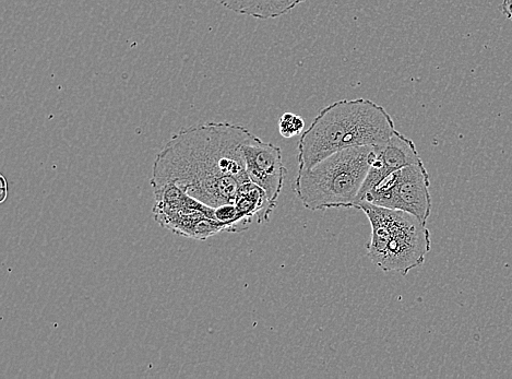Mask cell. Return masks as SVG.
<instances>
[{"label": "cell", "mask_w": 512, "mask_h": 379, "mask_svg": "<svg viewBox=\"0 0 512 379\" xmlns=\"http://www.w3.org/2000/svg\"><path fill=\"white\" fill-rule=\"evenodd\" d=\"M375 146L341 150L300 171L294 191L311 211L353 208L374 160Z\"/></svg>", "instance_id": "3957f363"}, {"label": "cell", "mask_w": 512, "mask_h": 379, "mask_svg": "<svg viewBox=\"0 0 512 379\" xmlns=\"http://www.w3.org/2000/svg\"><path fill=\"white\" fill-rule=\"evenodd\" d=\"M234 205L246 220L253 222L256 217L258 223L268 222L277 208V205L268 198L264 189L252 181L241 186Z\"/></svg>", "instance_id": "ba28073f"}, {"label": "cell", "mask_w": 512, "mask_h": 379, "mask_svg": "<svg viewBox=\"0 0 512 379\" xmlns=\"http://www.w3.org/2000/svg\"><path fill=\"white\" fill-rule=\"evenodd\" d=\"M397 132L394 118L374 101L341 100L327 106L302 134L299 172L341 150L378 146Z\"/></svg>", "instance_id": "7a4b0ae2"}, {"label": "cell", "mask_w": 512, "mask_h": 379, "mask_svg": "<svg viewBox=\"0 0 512 379\" xmlns=\"http://www.w3.org/2000/svg\"><path fill=\"white\" fill-rule=\"evenodd\" d=\"M372 227V239L367 245V256L384 272H399L407 276L422 266L431 252V232L426 223L411 213L392 210L373 204H357Z\"/></svg>", "instance_id": "277c9868"}, {"label": "cell", "mask_w": 512, "mask_h": 379, "mask_svg": "<svg viewBox=\"0 0 512 379\" xmlns=\"http://www.w3.org/2000/svg\"><path fill=\"white\" fill-rule=\"evenodd\" d=\"M430 187V175H428L424 163L421 162L392 173L372 189L362 201L379 207L411 213L422 222L427 223L432 212Z\"/></svg>", "instance_id": "5b68a950"}, {"label": "cell", "mask_w": 512, "mask_h": 379, "mask_svg": "<svg viewBox=\"0 0 512 379\" xmlns=\"http://www.w3.org/2000/svg\"><path fill=\"white\" fill-rule=\"evenodd\" d=\"M253 134L241 125L207 123L182 129L159 152L151 185L173 184L207 206L234 205L250 181L243 152Z\"/></svg>", "instance_id": "6da1fadb"}, {"label": "cell", "mask_w": 512, "mask_h": 379, "mask_svg": "<svg viewBox=\"0 0 512 379\" xmlns=\"http://www.w3.org/2000/svg\"><path fill=\"white\" fill-rule=\"evenodd\" d=\"M421 162L414 142L397 130L384 144L375 146L374 160L354 206L392 173Z\"/></svg>", "instance_id": "52a82bcc"}, {"label": "cell", "mask_w": 512, "mask_h": 379, "mask_svg": "<svg viewBox=\"0 0 512 379\" xmlns=\"http://www.w3.org/2000/svg\"><path fill=\"white\" fill-rule=\"evenodd\" d=\"M0 182H2V187H0V191H2V194H0V196L2 197H0V201L4 203L8 196L7 181L4 176H0Z\"/></svg>", "instance_id": "8fae6325"}, {"label": "cell", "mask_w": 512, "mask_h": 379, "mask_svg": "<svg viewBox=\"0 0 512 379\" xmlns=\"http://www.w3.org/2000/svg\"><path fill=\"white\" fill-rule=\"evenodd\" d=\"M243 152L250 181L263 188L272 203L278 205L288 173L281 148L253 135L245 142Z\"/></svg>", "instance_id": "8992f818"}, {"label": "cell", "mask_w": 512, "mask_h": 379, "mask_svg": "<svg viewBox=\"0 0 512 379\" xmlns=\"http://www.w3.org/2000/svg\"><path fill=\"white\" fill-rule=\"evenodd\" d=\"M305 0H220V3L236 14L260 20L276 19L287 15Z\"/></svg>", "instance_id": "9c48e42d"}, {"label": "cell", "mask_w": 512, "mask_h": 379, "mask_svg": "<svg viewBox=\"0 0 512 379\" xmlns=\"http://www.w3.org/2000/svg\"><path fill=\"white\" fill-rule=\"evenodd\" d=\"M305 121L303 117L293 113H284L279 120V133L285 139L299 136L303 133Z\"/></svg>", "instance_id": "30bf717a"}]
</instances>
